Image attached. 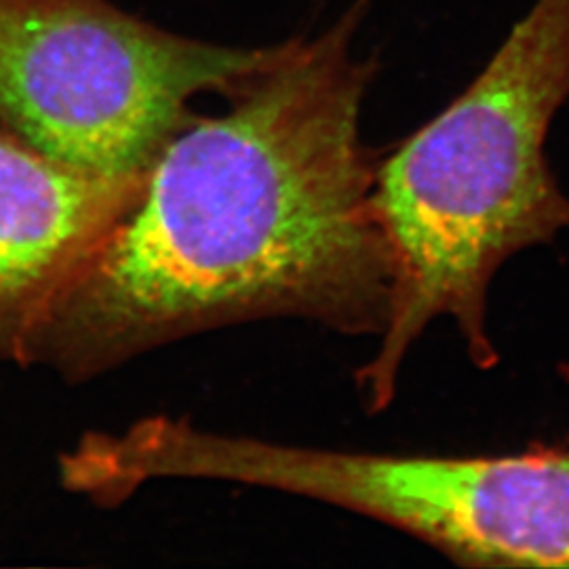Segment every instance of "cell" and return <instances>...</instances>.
I'll return each instance as SVG.
<instances>
[{"label":"cell","instance_id":"obj_1","mask_svg":"<svg viewBox=\"0 0 569 569\" xmlns=\"http://www.w3.org/2000/svg\"><path fill=\"white\" fill-rule=\"evenodd\" d=\"M369 0L194 117L32 331L21 366L77 385L218 327L306 319L382 336L395 260L361 136L376 61L352 41Z\"/></svg>","mask_w":569,"mask_h":569},{"label":"cell","instance_id":"obj_2","mask_svg":"<svg viewBox=\"0 0 569 569\" xmlns=\"http://www.w3.org/2000/svg\"><path fill=\"white\" fill-rule=\"evenodd\" d=\"M569 98V0H536L481 74L378 163L373 201L395 260L387 329L357 371L371 413L413 342L449 317L479 369L498 363L489 287L512 256L569 228L547 138Z\"/></svg>","mask_w":569,"mask_h":569},{"label":"cell","instance_id":"obj_3","mask_svg":"<svg viewBox=\"0 0 569 569\" xmlns=\"http://www.w3.org/2000/svg\"><path fill=\"white\" fill-rule=\"evenodd\" d=\"M89 470L122 502L161 477L274 489L416 536L477 568H569V448L512 456H392L298 448L148 418L96 435Z\"/></svg>","mask_w":569,"mask_h":569},{"label":"cell","instance_id":"obj_4","mask_svg":"<svg viewBox=\"0 0 569 569\" xmlns=\"http://www.w3.org/2000/svg\"><path fill=\"white\" fill-rule=\"evenodd\" d=\"M279 49L183 39L106 0H0V127L58 163L143 178L197 96H232Z\"/></svg>","mask_w":569,"mask_h":569},{"label":"cell","instance_id":"obj_5","mask_svg":"<svg viewBox=\"0 0 569 569\" xmlns=\"http://www.w3.org/2000/svg\"><path fill=\"white\" fill-rule=\"evenodd\" d=\"M143 180L87 173L0 131V366H21L44 312L138 201Z\"/></svg>","mask_w":569,"mask_h":569}]
</instances>
